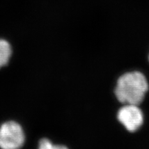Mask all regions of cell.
I'll use <instances>...</instances> for the list:
<instances>
[{
    "label": "cell",
    "mask_w": 149,
    "mask_h": 149,
    "mask_svg": "<svg viewBox=\"0 0 149 149\" xmlns=\"http://www.w3.org/2000/svg\"><path fill=\"white\" fill-rule=\"evenodd\" d=\"M148 90L146 78L140 72H129L117 79L115 95L119 102L125 104L139 105Z\"/></svg>",
    "instance_id": "6da1fadb"
},
{
    "label": "cell",
    "mask_w": 149,
    "mask_h": 149,
    "mask_svg": "<svg viewBox=\"0 0 149 149\" xmlns=\"http://www.w3.org/2000/svg\"><path fill=\"white\" fill-rule=\"evenodd\" d=\"M26 139L22 123L10 119L0 124V149H21Z\"/></svg>",
    "instance_id": "7a4b0ae2"
},
{
    "label": "cell",
    "mask_w": 149,
    "mask_h": 149,
    "mask_svg": "<svg viewBox=\"0 0 149 149\" xmlns=\"http://www.w3.org/2000/svg\"><path fill=\"white\" fill-rule=\"evenodd\" d=\"M117 120L130 132H135L144 122V115L138 105L125 104L117 112Z\"/></svg>",
    "instance_id": "3957f363"
},
{
    "label": "cell",
    "mask_w": 149,
    "mask_h": 149,
    "mask_svg": "<svg viewBox=\"0 0 149 149\" xmlns=\"http://www.w3.org/2000/svg\"><path fill=\"white\" fill-rule=\"evenodd\" d=\"M14 49L10 41L0 37V70L6 68L13 57Z\"/></svg>",
    "instance_id": "277c9868"
},
{
    "label": "cell",
    "mask_w": 149,
    "mask_h": 149,
    "mask_svg": "<svg viewBox=\"0 0 149 149\" xmlns=\"http://www.w3.org/2000/svg\"><path fill=\"white\" fill-rule=\"evenodd\" d=\"M37 149H69L65 145L55 144L47 137H43L39 141Z\"/></svg>",
    "instance_id": "5b68a950"
}]
</instances>
